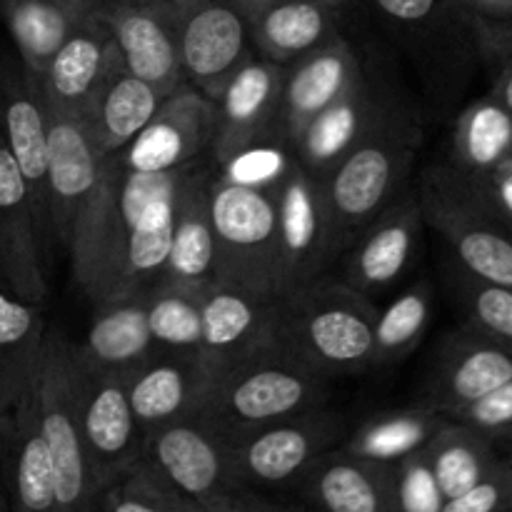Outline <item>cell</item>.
<instances>
[{"label": "cell", "mask_w": 512, "mask_h": 512, "mask_svg": "<svg viewBox=\"0 0 512 512\" xmlns=\"http://www.w3.org/2000/svg\"><path fill=\"white\" fill-rule=\"evenodd\" d=\"M278 215L280 295L328 275L345 253L323 180L295 160L273 190Z\"/></svg>", "instance_id": "cell-12"}, {"label": "cell", "mask_w": 512, "mask_h": 512, "mask_svg": "<svg viewBox=\"0 0 512 512\" xmlns=\"http://www.w3.org/2000/svg\"><path fill=\"white\" fill-rule=\"evenodd\" d=\"M185 170H175V173L123 170L118 190V215L125 233V253L118 285L110 300L143 295L163 280L170 243H173L175 198H178Z\"/></svg>", "instance_id": "cell-11"}, {"label": "cell", "mask_w": 512, "mask_h": 512, "mask_svg": "<svg viewBox=\"0 0 512 512\" xmlns=\"http://www.w3.org/2000/svg\"><path fill=\"white\" fill-rule=\"evenodd\" d=\"M445 275L465 325L512 350V288L485 283L458 265H450Z\"/></svg>", "instance_id": "cell-40"}, {"label": "cell", "mask_w": 512, "mask_h": 512, "mask_svg": "<svg viewBox=\"0 0 512 512\" xmlns=\"http://www.w3.org/2000/svg\"><path fill=\"white\" fill-rule=\"evenodd\" d=\"M473 15L485 20H512V0H458Z\"/></svg>", "instance_id": "cell-48"}, {"label": "cell", "mask_w": 512, "mask_h": 512, "mask_svg": "<svg viewBox=\"0 0 512 512\" xmlns=\"http://www.w3.org/2000/svg\"><path fill=\"white\" fill-rule=\"evenodd\" d=\"M210 168L198 163L180 180L173 215V243L160 283L208 288L218 283L215 273V235L208 203Z\"/></svg>", "instance_id": "cell-29"}, {"label": "cell", "mask_w": 512, "mask_h": 512, "mask_svg": "<svg viewBox=\"0 0 512 512\" xmlns=\"http://www.w3.org/2000/svg\"><path fill=\"white\" fill-rule=\"evenodd\" d=\"M363 63L365 55L343 33L323 48L285 65L280 90V130L288 143L298 138L300 130L315 115L323 113L343 95V90L358 78Z\"/></svg>", "instance_id": "cell-27"}, {"label": "cell", "mask_w": 512, "mask_h": 512, "mask_svg": "<svg viewBox=\"0 0 512 512\" xmlns=\"http://www.w3.org/2000/svg\"><path fill=\"white\" fill-rule=\"evenodd\" d=\"M120 178V158L105 155L95 145L85 118L48 105V205L53 243L63 245L75 283L95 305L113 298L123 268Z\"/></svg>", "instance_id": "cell-1"}, {"label": "cell", "mask_w": 512, "mask_h": 512, "mask_svg": "<svg viewBox=\"0 0 512 512\" xmlns=\"http://www.w3.org/2000/svg\"><path fill=\"white\" fill-rule=\"evenodd\" d=\"M375 318L373 298L328 273L275 298L270 335L325 378H340L373 368Z\"/></svg>", "instance_id": "cell-2"}, {"label": "cell", "mask_w": 512, "mask_h": 512, "mask_svg": "<svg viewBox=\"0 0 512 512\" xmlns=\"http://www.w3.org/2000/svg\"><path fill=\"white\" fill-rule=\"evenodd\" d=\"M148 0H95V5H140Z\"/></svg>", "instance_id": "cell-51"}, {"label": "cell", "mask_w": 512, "mask_h": 512, "mask_svg": "<svg viewBox=\"0 0 512 512\" xmlns=\"http://www.w3.org/2000/svg\"><path fill=\"white\" fill-rule=\"evenodd\" d=\"M445 423L448 418L420 403L410 408L385 410L348 433L340 448L370 463L398 465L410 455L420 453Z\"/></svg>", "instance_id": "cell-36"}, {"label": "cell", "mask_w": 512, "mask_h": 512, "mask_svg": "<svg viewBox=\"0 0 512 512\" xmlns=\"http://www.w3.org/2000/svg\"><path fill=\"white\" fill-rule=\"evenodd\" d=\"M433 305V285L428 280H418L385 308H378L373 365L398 363L413 353L433 323Z\"/></svg>", "instance_id": "cell-38"}, {"label": "cell", "mask_w": 512, "mask_h": 512, "mask_svg": "<svg viewBox=\"0 0 512 512\" xmlns=\"http://www.w3.org/2000/svg\"><path fill=\"white\" fill-rule=\"evenodd\" d=\"M293 163V145L285 138H273L240 150L233 158H228L225 163L215 165V168L210 170H213V175H218V178L228 180V183L273 193Z\"/></svg>", "instance_id": "cell-41"}, {"label": "cell", "mask_w": 512, "mask_h": 512, "mask_svg": "<svg viewBox=\"0 0 512 512\" xmlns=\"http://www.w3.org/2000/svg\"><path fill=\"white\" fill-rule=\"evenodd\" d=\"M512 510V465L500 460L480 483L445 500L440 512H508Z\"/></svg>", "instance_id": "cell-46"}, {"label": "cell", "mask_w": 512, "mask_h": 512, "mask_svg": "<svg viewBox=\"0 0 512 512\" xmlns=\"http://www.w3.org/2000/svg\"><path fill=\"white\" fill-rule=\"evenodd\" d=\"M163 100L165 93L120 65L85 118L95 145L105 155H118L150 123Z\"/></svg>", "instance_id": "cell-35"}, {"label": "cell", "mask_w": 512, "mask_h": 512, "mask_svg": "<svg viewBox=\"0 0 512 512\" xmlns=\"http://www.w3.org/2000/svg\"><path fill=\"white\" fill-rule=\"evenodd\" d=\"M213 130V100L183 83L165 95L150 123L120 150V165L128 173H173L198 165L210 153Z\"/></svg>", "instance_id": "cell-17"}, {"label": "cell", "mask_w": 512, "mask_h": 512, "mask_svg": "<svg viewBox=\"0 0 512 512\" xmlns=\"http://www.w3.org/2000/svg\"><path fill=\"white\" fill-rule=\"evenodd\" d=\"M0 512H8V500H5V490H3V483H0Z\"/></svg>", "instance_id": "cell-52"}, {"label": "cell", "mask_w": 512, "mask_h": 512, "mask_svg": "<svg viewBox=\"0 0 512 512\" xmlns=\"http://www.w3.org/2000/svg\"><path fill=\"white\" fill-rule=\"evenodd\" d=\"M160 483H163V480H160ZM163 500H165V510L168 512H215L210 505L198 503V500L175 493V490L168 488L165 483H163Z\"/></svg>", "instance_id": "cell-49"}, {"label": "cell", "mask_w": 512, "mask_h": 512, "mask_svg": "<svg viewBox=\"0 0 512 512\" xmlns=\"http://www.w3.org/2000/svg\"><path fill=\"white\" fill-rule=\"evenodd\" d=\"M295 490L310 512H398L395 465L370 463L340 445L320 455Z\"/></svg>", "instance_id": "cell-26"}, {"label": "cell", "mask_w": 512, "mask_h": 512, "mask_svg": "<svg viewBox=\"0 0 512 512\" xmlns=\"http://www.w3.org/2000/svg\"><path fill=\"white\" fill-rule=\"evenodd\" d=\"M233 3H235V8L245 15V18L255 20L260 13H265V10L273 8V5L285 3V0H233Z\"/></svg>", "instance_id": "cell-50"}, {"label": "cell", "mask_w": 512, "mask_h": 512, "mask_svg": "<svg viewBox=\"0 0 512 512\" xmlns=\"http://www.w3.org/2000/svg\"><path fill=\"white\" fill-rule=\"evenodd\" d=\"M215 378L218 373L200 353L158 350L148 363L125 378L130 405L143 435L198 415Z\"/></svg>", "instance_id": "cell-23"}, {"label": "cell", "mask_w": 512, "mask_h": 512, "mask_svg": "<svg viewBox=\"0 0 512 512\" xmlns=\"http://www.w3.org/2000/svg\"><path fill=\"white\" fill-rule=\"evenodd\" d=\"M395 505L398 512H440L445 505L423 450L395 465Z\"/></svg>", "instance_id": "cell-44"}, {"label": "cell", "mask_w": 512, "mask_h": 512, "mask_svg": "<svg viewBox=\"0 0 512 512\" xmlns=\"http://www.w3.org/2000/svg\"><path fill=\"white\" fill-rule=\"evenodd\" d=\"M283 75L285 65L253 55L215 95V130L208 153L213 165L225 163L255 143L285 138L280 130Z\"/></svg>", "instance_id": "cell-18"}, {"label": "cell", "mask_w": 512, "mask_h": 512, "mask_svg": "<svg viewBox=\"0 0 512 512\" xmlns=\"http://www.w3.org/2000/svg\"><path fill=\"white\" fill-rule=\"evenodd\" d=\"M118 68L120 55L113 33L95 5L93 13L50 58L43 75H38L45 103L63 113L88 118L95 100Z\"/></svg>", "instance_id": "cell-22"}, {"label": "cell", "mask_w": 512, "mask_h": 512, "mask_svg": "<svg viewBox=\"0 0 512 512\" xmlns=\"http://www.w3.org/2000/svg\"><path fill=\"white\" fill-rule=\"evenodd\" d=\"M410 110H415V105L385 68L365 60L358 78L343 90V95L315 115L290 143L295 160L313 175L325 178L360 140Z\"/></svg>", "instance_id": "cell-10"}, {"label": "cell", "mask_w": 512, "mask_h": 512, "mask_svg": "<svg viewBox=\"0 0 512 512\" xmlns=\"http://www.w3.org/2000/svg\"><path fill=\"white\" fill-rule=\"evenodd\" d=\"M508 512H512V510H508Z\"/></svg>", "instance_id": "cell-54"}, {"label": "cell", "mask_w": 512, "mask_h": 512, "mask_svg": "<svg viewBox=\"0 0 512 512\" xmlns=\"http://www.w3.org/2000/svg\"><path fill=\"white\" fill-rule=\"evenodd\" d=\"M420 215L453 253L458 268L512 288V223L480 200L448 163L430 165L415 185Z\"/></svg>", "instance_id": "cell-6"}, {"label": "cell", "mask_w": 512, "mask_h": 512, "mask_svg": "<svg viewBox=\"0 0 512 512\" xmlns=\"http://www.w3.org/2000/svg\"><path fill=\"white\" fill-rule=\"evenodd\" d=\"M483 68L493 75V95L512 118V20L480 18Z\"/></svg>", "instance_id": "cell-43"}, {"label": "cell", "mask_w": 512, "mask_h": 512, "mask_svg": "<svg viewBox=\"0 0 512 512\" xmlns=\"http://www.w3.org/2000/svg\"><path fill=\"white\" fill-rule=\"evenodd\" d=\"M350 0H285L250 20L255 53L290 65L343 35Z\"/></svg>", "instance_id": "cell-30"}, {"label": "cell", "mask_w": 512, "mask_h": 512, "mask_svg": "<svg viewBox=\"0 0 512 512\" xmlns=\"http://www.w3.org/2000/svg\"><path fill=\"white\" fill-rule=\"evenodd\" d=\"M48 260L28 188L0 135V288L43 305L48 298Z\"/></svg>", "instance_id": "cell-21"}, {"label": "cell", "mask_w": 512, "mask_h": 512, "mask_svg": "<svg viewBox=\"0 0 512 512\" xmlns=\"http://www.w3.org/2000/svg\"><path fill=\"white\" fill-rule=\"evenodd\" d=\"M185 83L210 100L255 53L250 20L233 0H163Z\"/></svg>", "instance_id": "cell-14"}, {"label": "cell", "mask_w": 512, "mask_h": 512, "mask_svg": "<svg viewBox=\"0 0 512 512\" xmlns=\"http://www.w3.org/2000/svg\"><path fill=\"white\" fill-rule=\"evenodd\" d=\"M0 483L8 512H60L55 465L30 388L15 408L0 415Z\"/></svg>", "instance_id": "cell-24"}, {"label": "cell", "mask_w": 512, "mask_h": 512, "mask_svg": "<svg viewBox=\"0 0 512 512\" xmlns=\"http://www.w3.org/2000/svg\"><path fill=\"white\" fill-rule=\"evenodd\" d=\"M113 33L125 73L155 85L170 95L185 83L180 68L178 40L163 0L140 5H98Z\"/></svg>", "instance_id": "cell-25"}, {"label": "cell", "mask_w": 512, "mask_h": 512, "mask_svg": "<svg viewBox=\"0 0 512 512\" xmlns=\"http://www.w3.org/2000/svg\"><path fill=\"white\" fill-rule=\"evenodd\" d=\"M512 380V350L463 325L440 343L418 403L450 418Z\"/></svg>", "instance_id": "cell-20"}, {"label": "cell", "mask_w": 512, "mask_h": 512, "mask_svg": "<svg viewBox=\"0 0 512 512\" xmlns=\"http://www.w3.org/2000/svg\"><path fill=\"white\" fill-rule=\"evenodd\" d=\"M93 10L95 0H0L15 55L35 75H43L50 58Z\"/></svg>", "instance_id": "cell-33"}, {"label": "cell", "mask_w": 512, "mask_h": 512, "mask_svg": "<svg viewBox=\"0 0 512 512\" xmlns=\"http://www.w3.org/2000/svg\"><path fill=\"white\" fill-rule=\"evenodd\" d=\"M393 38L408 50L425 90L450 103L483 65L480 18L458 0H373Z\"/></svg>", "instance_id": "cell-5"}, {"label": "cell", "mask_w": 512, "mask_h": 512, "mask_svg": "<svg viewBox=\"0 0 512 512\" xmlns=\"http://www.w3.org/2000/svg\"><path fill=\"white\" fill-rule=\"evenodd\" d=\"M203 290L158 283L143 293L150 335L160 350L198 353L203 335Z\"/></svg>", "instance_id": "cell-39"}, {"label": "cell", "mask_w": 512, "mask_h": 512, "mask_svg": "<svg viewBox=\"0 0 512 512\" xmlns=\"http://www.w3.org/2000/svg\"><path fill=\"white\" fill-rule=\"evenodd\" d=\"M495 445L498 443L455 420H448L435 433L423 448V455L445 500L473 488L503 460Z\"/></svg>", "instance_id": "cell-37"}, {"label": "cell", "mask_w": 512, "mask_h": 512, "mask_svg": "<svg viewBox=\"0 0 512 512\" xmlns=\"http://www.w3.org/2000/svg\"><path fill=\"white\" fill-rule=\"evenodd\" d=\"M73 403L83 448L100 490L143 460L145 435L135 420L125 375L85 365L70 350Z\"/></svg>", "instance_id": "cell-13"}, {"label": "cell", "mask_w": 512, "mask_h": 512, "mask_svg": "<svg viewBox=\"0 0 512 512\" xmlns=\"http://www.w3.org/2000/svg\"><path fill=\"white\" fill-rule=\"evenodd\" d=\"M348 433L343 415L328 405L250 430L230 440L235 485L258 493L295 488L310 465L338 448Z\"/></svg>", "instance_id": "cell-9"}, {"label": "cell", "mask_w": 512, "mask_h": 512, "mask_svg": "<svg viewBox=\"0 0 512 512\" xmlns=\"http://www.w3.org/2000/svg\"><path fill=\"white\" fill-rule=\"evenodd\" d=\"M420 143V115L418 110H410L360 140L325 178H320L345 250L400 195L408 193Z\"/></svg>", "instance_id": "cell-4"}, {"label": "cell", "mask_w": 512, "mask_h": 512, "mask_svg": "<svg viewBox=\"0 0 512 512\" xmlns=\"http://www.w3.org/2000/svg\"><path fill=\"white\" fill-rule=\"evenodd\" d=\"M73 340L48 330L38 370L30 383L38 423L55 465L60 512H98L100 485L83 448L73 403Z\"/></svg>", "instance_id": "cell-8"}, {"label": "cell", "mask_w": 512, "mask_h": 512, "mask_svg": "<svg viewBox=\"0 0 512 512\" xmlns=\"http://www.w3.org/2000/svg\"><path fill=\"white\" fill-rule=\"evenodd\" d=\"M208 203L218 283L278 298L280 248L273 193L228 183L210 170Z\"/></svg>", "instance_id": "cell-7"}, {"label": "cell", "mask_w": 512, "mask_h": 512, "mask_svg": "<svg viewBox=\"0 0 512 512\" xmlns=\"http://www.w3.org/2000/svg\"><path fill=\"white\" fill-rule=\"evenodd\" d=\"M98 512H168L163 500V483L140 460L133 470L100 490Z\"/></svg>", "instance_id": "cell-42"}, {"label": "cell", "mask_w": 512, "mask_h": 512, "mask_svg": "<svg viewBox=\"0 0 512 512\" xmlns=\"http://www.w3.org/2000/svg\"><path fill=\"white\" fill-rule=\"evenodd\" d=\"M330 378L268 343L230 368L220 370L198 418L228 440L278 420L323 408Z\"/></svg>", "instance_id": "cell-3"}, {"label": "cell", "mask_w": 512, "mask_h": 512, "mask_svg": "<svg viewBox=\"0 0 512 512\" xmlns=\"http://www.w3.org/2000/svg\"><path fill=\"white\" fill-rule=\"evenodd\" d=\"M73 348L75 355L90 368L108 370L125 378L148 363L160 348L150 335L143 295L95 305L85 338L73 343Z\"/></svg>", "instance_id": "cell-31"}, {"label": "cell", "mask_w": 512, "mask_h": 512, "mask_svg": "<svg viewBox=\"0 0 512 512\" xmlns=\"http://www.w3.org/2000/svg\"><path fill=\"white\" fill-rule=\"evenodd\" d=\"M423 215L415 188L400 195L380 218H375L340 255L343 275L368 298L388 293L415 265L423 245Z\"/></svg>", "instance_id": "cell-19"}, {"label": "cell", "mask_w": 512, "mask_h": 512, "mask_svg": "<svg viewBox=\"0 0 512 512\" xmlns=\"http://www.w3.org/2000/svg\"><path fill=\"white\" fill-rule=\"evenodd\" d=\"M510 160L512 118L493 95H485L455 120L448 165L468 188L485 190Z\"/></svg>", "instance_id": "cell-32"}, {"label": "cell", "mask_w": 512, "mask_h": 512, "mask_svg": "<svg viewBox=\"0 0 512 512\" xmlns=\"http://www.w3.org/2000/svg\"><path fill=\"white\" fill-rule=\"evenodd\" d=\"M0 135L18 165L33 203L45 250H53L48 205V105L38 75L0 48Z\"/></svg>", "instance_id": "cell-15"}, {"label": "cell", "mask_w": 512, "mask_h": 512, "mask_svg": "<svg viewBox=\"0 0 512 512\" xmlns=\"http://www.w3.org/2000/svg\"><path fill=\"white\" fill-rule=\"evenodd\" d=\"M448 420L465 425L475 433L485 435L493 443L512 438V380L498 385L495 390L485 393L483 398L473 400L470 405L460 408Z\"/></svg>", "instance_id": "cell-45"}, {"label": "cell", "mask_w": 512, "mask_h": 512, "mask_svg": "<svg viewBox=\"0 0 512 512\" xmlns=\"http://www.w3.org/2000/svg\"><path fill=\"white\" fill-rule=\"evenodd\" d=\"M508 443H510V453H508V458H505V460H508V463L512 465V438L508 440Z\"/></svg>", "instance_id": "cell-53"}, {"label": "cell", "mask_w": 512, "mask_h": 512, "mask_svg": "<svg viewBox=\"0 0 512 512\" xmlns=\"http://www.w3.org/2000/svg\"><path fill=\"white\" fill-rule=\"evenodd\" d=\"M273 305L275 298H260L235 285L213 283L203 290V335L198 353L215 373L273 343Z\"/></svg>", "instance_id": "cell-28"}, {"label": "cell", "mask_w": 512, "mask_h": 512, "mask_svg": "<svg viewBox=\"0 0 512 512\" xmlns=\"http://www.w3.org/2000/svg\"><path fill=\"white\" fill-rule=\"evenodd\" d=\"M45 333L43 305L0 288V415L28 393L43 355Z\"/></svg>", "instance_id": "cell-34"}, {"label": "cell", "mask_w": 512, "mask_h": 512, "mask_svg": "<svg viewBox=\"0 0 512 512\" xmlns=\"http://www.w3.org/2000/svg\"><path fill=\"white\" fill-rule=\"evenodd\" d=\"M143 463L175 493L205 505L238 488L230 463V440L198 415L145 435Z\"/></svg>", "instance_id": "cell-16"}, {"label": "cell", "mask_w": 512, "mask_h": 512, "mask_svg": "<svg viewBox=\"0 0 512 512\" xmlns=\"http://www.w3.org/2000/svg\"><path fill=\"white\" fill-rule=\"evenodd\" d=\"M215 512H295L285 505L273 503V500L265 498L258 490L248 488H235L230 493L220 495L213 503H208Z\"/></svg>", "instance_id": "cell-47"}]
</instances>
